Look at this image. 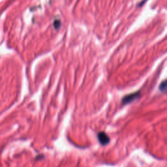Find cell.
<instances>
[{
	"instance_id": "obj_4",
	"label": "cell",
	"mask_w": 167,
	"mask_h": 167,
	"mask_svg": "<svg viewBox=\"0 0 167 167\" xmlns=\"http://www.w3.org/2000/svg\"><path fill=\"white\" fill-rule=\"evenodd\" d=\"M54 26L55 27V29H58L59 27L61 26V22L60 20H55L54 22Z\"/></svg>"
},
{
	"instance_id": "obj_2",
	"label": "cell",
	"mask_w": 167,
	"mask_h": 167,
	"mask_svg": "<svg viewBox=\"0 0 167 167\" xmlns=\"http://www.w3.org/2000/svg\"><path fill=\"white\" fill-rule=\"evenodd\" d=\"M98 140L103 146L107 145L110 142V138L104 132H100L97 135Z\"/></svg>"
},
{
	"instance_id": "obj_1",
	"label": "cell",
	"mask_w": 167,
	"mask_h": 167,
	"mask_svg": "<svg viewBox=\"0 0 167 167\" xmlns=\"http://www.w3.org/2000/svg\"><path fill=\"white\" fill-rule=\"evenodd\" d=\"M140 92H136V93H133V94L126 95V96L123 98L122 103L123 104H127L128 103H131V102L138 98L139 96H140Z\"/></svg>"
},
{
	"instance_id": "obj_3",
	"label": "cell",
	"mask_w": 167,
	"mask_h": 167,
	"mask_svg": "<svg viewBox=\"0 0 167 167\" xmlns=\"http://www.w3.org/2000/svg\"><path fill=\"white\" fill-rule=\"evenodd\" d=\"M166 80H164V81L162 82V83L159 85V89L161 91L165 92L166 91Z\"/></svg>"
}]
</instances>
